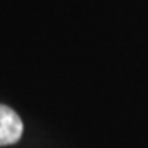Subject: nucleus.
Segmentation results:
<instances>
[{"mask_svg": "<svg viewBox=\"0 0 148 148\" xmlns=\"http://www.w3.org/2000/svg\"><path fill=\"white\" fill-rule=\"evenodd\" d=\"M23 133V123L13 109L0 104V147L12 145L20 140Z\"/></svg>", "mask_w": 148, "mask_h": 148, "instance_id": "f257e3e1", "label": "nucleus"}]
</instances>
